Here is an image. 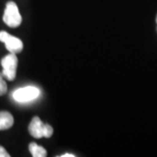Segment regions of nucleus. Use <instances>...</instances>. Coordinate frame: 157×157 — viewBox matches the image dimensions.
Instances as JSON below:
<instances>
[{"label": "nucleus", "mask_w": 157, "mask_h": 157, "mask_svg": "<svg viewBox=\"0 0 157 157\" xmlns=\"http://www.w3.org/2000/svg\"><path fill=\"white\" fill-rule=\"evenodd\" d=\"M0 41L5 43L7 50L11 53H19L23 50L22 41L16 37L11 36L5 31L0 32Z\"/></svg>", "instance_id": "nucleus-4"}, {"label": "nucleus", "mask_w": 157, "mask_h": 157, "mask_svg": "<svg viewBox=\"0 0 157 157\" xmlns=\"http://www.w3.org/2000/svg\"><path fill=\"white\" fill-rule=\"evenodd\" d=\"M3 78H4L3 73H0V96L4 95L7 92V85Z\"/></svg>", "instance_id": "nucleus-8"}, {"label": "nucleus", "mask_w": 157, "mask_h": 157, "mask_svg": "<svg viewBox=\"0 0 157 157\" xmlns=\"http://www.w3.org/2000/svg\"><path fill=\"white\" fill-rule=\"evenodd\" d=\"M14 123V119L9 112H0V131L11 128Z\"/></svg>", "instance_id": "nucleus-6"}, {"label": "nucleus", "mask_w": 157, "mask_h": 157, "mask_svg": "<svg viewBox=\"0 0 157 157\" xmlns=\"http://www.w3.org/2000/svg\"><path fill=\"white\" fill-rule=\"evenodd\" d=\"M28 130L30 135L36 139H40L42 137L50 138L53 133V129L50 125L44 123L38 116L33 118L31 123L29 124Z\"/></svg>", "instance_id": "nucleus-1"}, {"label": "nucleus", "mask_w": 157, "mask_h": 157, "mask_svg": "<svg viewBox=\"0 0 157 157\" xmlns=\"http://www.w3.org/2000/svg\"><path fill=\"white\" fill-rule=\"evenodd\" d=\"M3 20L8 26L16 28L22 23V17L18 11L17 5L14 2H8L6 4V10L4 12Z\"/></svg>", "instance_id": "nucleus-2"}, {"label": "nucleus", "mask_w": 157, "mask_h": 157, "mask_svg": "<svg viewBox=\"0 0 157 157\" xmlns=\"http://www.w3.org/2000/svg\"><path fill=\"white\" fill-rule=\"evenodd\" d=\"M1 65L3 67V76L12 81L16 78L17 67V58L15 53H10L6 57H4L1 60Z\"/></svg>", "instance_id": "nucleus-3"}, {"label": "nucleus", "mask_w": 157, "mask_h": 157, "mask_svg": "<svg viewBox=\"0 0 157 157\" xmlns=\"http://www.w3.org/2000/svg\"><path fill=\"white\" fill-rule=\"evenodd\" d=\"M39 94V90L37 87L26 86L16 90L12 94V97L17 102H27L38 98Z\"/></svg>", "instance_id": "nucleus-5"}, {"label": "nucleus", "mask_w": 157, "mask_h": 157, "mask_svg": "<svg viewBox=\"0 0 157 157\" xmlns=\"http://www.w3.org/2000/svg\"><path fill=\"white\" fill-rule=\"evenodd\" d=\"M75 155H71V154H66V155H61V157H74Z\"/></svg>", "instance_id": "nucleus-10"}, {"label": "nucleus", "mask_w": 157, "mask_h": 157, "mask_svg": "<svg viewBox=\"0 0 157 157\" xmlns=\"http://www.w3.org/2000/svg\"><path fill=\"white\" fill-rule=\"evenodd\" d=\"M156 23H157V16H156Z\"/></svg>", "instance_id": "nucleus-11"}, {"label": "nucleus", "mask_w": 157, "mask_h": 157, "mask_svg": "<svg viewBox=\"0 0 157 157\" xmlns=\"http://www.w3.org/2000/svg\"><path fill=\"white\" fill-rule=\"evenodd\" d=\"M0 157H10V155L8 154V152L2 146H0Z\"/></svg>", "instance_id": "nucleus-9"}, {"label": "nucleus", "mask_w": 157, "mask_h": 157, "mask_svg": "<svg viewBox=\"0 0 157 157\" xmlns=\"http://www.w3.org/2000/svg\"><path fill=\"white\" fill-rule=\"evenodd\" d=\"M29 150L33 157H45L47 155V152L43 147L39 146L35 142H32L29 145Z\"/></svg>", "instance_id": "nucleus-7"}]
</instances>
